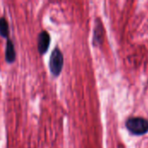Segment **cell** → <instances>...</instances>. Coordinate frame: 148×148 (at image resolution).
Returning a JSON list of instances; mask_svg holds the SVG:
<instances>
[{
  "label": "cell",
  "instance_id": "6",
  "mask_svg": "<svg viewBox=\"0 0 148 148\" xmlns=\"http://www.w3.org/2000/svg\"><path fill=\"white\" fill-rule=\"evenodd\" d=\"M101 30H102V29H101V23H100V21H97L96 24H95V32H94V43L95 44L101 42Z\"/></svg>",
  "mask_w": 148,
  "mask_h": 148
},
{
  "label": "cell",
  "instance_id": "4",
  "mask_svg": "<svg viewBox=\"0 0 148 148\" xmlns=\"http://www.w3.org/2000/svg\"><path fill=\"white\" fill-rule=\"evenodd\" d=\"M16 56V49L13 42L10 39H7L6 46H5V61L7 63L11 64L15 62Z\"/></svg>",
  "mask_w": 148,
  "mask_h": 148
},
{
  "label": "cell",
  "instance_id": "2",
  "mask_svg": "<svg viewBox=\"0 0 148 148\" xmlns=\"http://www.w3.org/2000/svg\"><path fill=\"white\" fill-rule=\"evenodd\" d=\"M127 128L135 135H142L148 132V121L140 117H132L126 122Z\"/></svg>",
  "mask_w": 148,
  "mask_h": 148
},
{
  "label": "cell",
  "instance_id": "3",
  "mask_svg": "<svg viewBox=\"0 0 148 148\" xmlns=\"http://www.w3.org/2000/svg\"><path fill=\"white\" fill-rule=\"evenodd\" d=\"M51 42L50 35L46 30H42L37 37V50L41 56L47 53Z\"/></svg>",
  "mask_w": 148,
  "mask_h": 148
},
{
  "label": "cell",
  "instance_id": "5",
  "mask_svg": "<svg viewBox=\"0 0 148 148\" xmlns=\"http://www.w3.org/2000/svg\"><path fill=\"white\" fill-rule=\"evenodd\" d=\"M10 35V27L7 19L3 16L0 17V36L3 38L9 39Z\"/></svg>",
  "mask_w": 148,
  "mask_h": 148
},
{
  "label": "cell",
  "instance_id": "1",
  "mask_svg": "<svg viewBox=\"0 0 148 148\" xmlns=\"http://www.w3.org/2000/svg\"><path fill=\"white\" fill-rule=\"evenodd\" d=\"M64 64V56L62 52L58 47H56L49 56V69L51 75L54 77H57L62 71Z\"/></svg>",
  "mask_w": 148,
  "mask_h": 148
}]
</instances>
